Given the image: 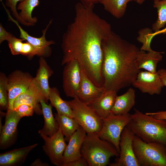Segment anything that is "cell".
Masks as SVG:
<instances>
[{
	"mask_svg": "<svg viewBox=\"0 0 166 166\" xmlns=\"http://www.w3.org/2000/svg\"><path fill=\"white\" fill-rule=\"evenodd\" d=\"M153 6L156 9L158 15L157 19L152 26V30L156 32L162 29L166 24V0H154Z\"/></svg>",
	"mask_w": 166,
	"mask_h": 166,
	"instance_id": "f1b7e54d",
	"label": "cell"
},
{
	"mask_svg": "<svg viewBox=\"0 0 166 166\" xmlns=\"http://www.w3.org/2000/svg\"><path fill=\"white\" fill-rule=\"evenodd\" d=\"M134 0H101L104 9L115 18L119 19L124 14L128 4Z\"/></svg>",
	"mask_w": 166,
	"mask_h": 166,
	"instance_id": "4316f807",
	"label": "cell"
},
{
	"mask_svg": "<svg viewBox=\"0 0 166 166\" xmlns=\"http://www.w3.org/2000/svg\"><path fill=\"white\" fill-rule=\"evenodd\" d=\"M39 4V0H24L18 5L17 9L20 11L19 15L27 26H34L37 22V18L33 17L32 14L34 9Z\"/></svg>",
	"mask_w": 166,
	"mask_h": 166,
	"instance_id": "cb8c5ba5",
	"label": "cell"
},
{
	"mask_svg": "<svg viewBox=\"0 0 166 166\" xmlns=\"http://www.w3.org/2000/svg\"><path fill=\"white\" fill-rule=\"evenodd\" d=\"M88 163L85 159L82 157L80 159L63 164L62 166H87Z\"/></svg>",
	"mask_w": 166,
	"mask_h": 166,
	"instance_id": "e575fe53",
	"label": "cell"
},
{
	"mask_svg": "<svg viewBox=\"0 0 166 166\" xmlns=\"http://www.w3.org/2000/svg\"><path fill=\"white\" fill-rule=\"evenodd\" d=\"M39 63V67L36 76L34 79L48 100L50 88L49 79L53 74V71L47 64L45 57H40Z\"/></svg>",
	"mask_w": 166,
	"mask_h": 166,
	"instance_id": "7402d4cb",
	"label": "cell"
},
{
	"mask_svg": "<svg viewBox=\"0 0 166 166\" xmlns=\"http://www.w3.org/2000/svg\"><path fill=\"white\" fill-rule=\"evenodd\" d=\"M94 6L81 2L75 5L73 21L62 36L61 64L76 61L89 78L96 85L102 87V43L112 30L110 24L94 12Z\"/></svg>",
	"mask_w": 166,
	"mask_h": 166,
	"instance_id": "6da1fadb",
	"label": "cell"
},
{
	"mask_svg": "<svg viewBox=\"0 0 166 166\" xmlns=\"http://www.w3.org/2000/svg\"><path fill=\"white\" fill-rule=\"evenodd\" d=\"M55 117L65 140L69 141L72 135L79 127V125L73 117L57 113L55 114Z\"/></svg>",
	"mask_w": 166,
	"mask_h": 166,
	"instance_id": "d4e9b609",
	"label": "cell"
},
{
	"mask_svg": "<svg viewBox=\"0 0 166 166\" xmlns=\"http://www.w3.org/2000/svg\"><path fill=\"white\" fill-rule=\"evenodd\" d=\"M38 144L14 149L0 154V166H16L24 163L29 153Z\"/></svg>",
	"mask_w": 166,
	"mask_h": 166,
	"instance_id": "ffe728a7",
	"label": "cell"
},
{
	"mask_svg": "<svg viewBox=\"0 0 166 166\" xmlns=\"http://www.w3.org/2000/svg\"><path fill=\"white\" fill-rule=\"evenodd\" d=\"M146 0H134V1L136 2L139 5L142 4Z\"/></svg>",
	"mask_w": 166,
	"mask_h": 166,
	"instance_id": "60d3db41",
	"label": "cell"
},
{
	"mask_svg": "<svg viewBox=\"0 0 166 166\" xmlns=\"http://www.w3.org/2000/svg\"><path fill=\"white\" fill-rule=\"evenodd\" d=\"M44 141L43 151L51 163L57 166H62L63 154L67 146L64 136L59 128L52 136L40 134Z\"/></svg>",
	"mask_w": 166,
	"mask_h": 166,
	"instance_id": "9c48e42d",
	"label": "cell"
},
{
	"mask_svg": "<svg viewBox=\"0 0 166 166\" xmlns=\"http://www.w3.org/2000/svg\"><path fill=\"white\" fill-rule=\"evenodd\" d=\"M117 92L111 90H105L89 105L102 119L109 116L114 104Z\"/></svg>",
	"mask_w": 166,
	"mask_h": 166,
	"instance_id": "d6986e66",
	"label": "cell"
},
{
	"mask_svg": "<svg viewBox=\"0 0 166 166\" xmlns=\"http://www.w3.org/2000/svg\"><path fill=\"white\" fill-rule=\"evenodd\" d=\"M49 100L52 106L56 109L57 113L74 118L72 109L68 101L64 100L61 98L57 88H50Z\"/></svg>",
	"mask_w": 166,
	"mask_h": 166,
	"instance_id": "484cf974",
	"label": "cell"
},
{
	"mask_svg": "<svg viewBox=\"0 0 166 166\" xmlns=\"http://www.w3.org/2000/svg\"><path fill=\"white\" fill-rule=\"evenodd\" d=\"M157 73L159 74L163 85L166 86V69H159Z\"/></svg>",
	"mask_w": 166,
	"mask_h": 166,
	"instance_id": "74e56055",
	"label": "cell"
},
{
	"mask_svg": "<svg viewBox=\"0 0 166 166\" xmlns=\"http://www.w3.org/2000/svg\"><path fill=\"white\" fill-rule=\"evenodd\" d=\"M86 134L85 131L80 126L72 135L63 154L62 165L64 163L78 159L82 157L81 149Z\"/></svg>",
	"mask_w": 166,
	"mask_h": 166,
	"instance_id": "2e32d148",
	"label": "cell"
},
{
	"mask_svg": "<svg viewBox=\"0 0 166 166\" xmlns=\"http://www.w3.org/2000/svg\"><path fill=\"white\" fill-rule=\"evenodd\" d=\"M7 14L9 21H11L15 24L19 30L20 38L26 41L33 45L37 47L45 49L51 50L50 45L54 44L55 42L53 40L48 41L46 40L45 36L47 30L52 22V20L49 21L46 28L42 31V36L39 38L33 37L29 35L24 30L20 25L19 22L15 19L11 15L10 13L6 6L4 7Z\"/></svg>",
	"mask_w": 166,
	"mask_h": 166,
	"instance_id": "ac0fdd59",
	"label": "cell"
},
{
	"mask_svg": "<svg viewBox=\"0 0 166 166\" xmlns=\"http://www.w3.org/2000/svg\"><path fill=\"white\" fill-rule=\"evenodd\" d=\"M7 77L9 96L7 109L13 110L15 99L28 89L34 77L29 73L19 70L13 72Z\"/></svg>",
	"mask_w": 166,
	"mask_h": 166,
	"instance_id": "30bf717a",
	"label": "cell"
},
{
	"mask_svg": "<svg viewBox=\"0 0 166 166\" xmlns=\"http://www.w3.org/2000/svg\"><path fill=\"white\" fill-rule=\"evenodd\" d=\"M132 85L141 92L150 95L159 94L164 86L157 72L140 71Z\"/></svg>",
	"mask_w": 166,
	"mask_h": 166,
	"instance_id": "4fadbf2b",
	"label": "cell"
},
{
	"mask_svg": "<svg viewBox=\"0 0 166 166\" xmlns=\"http://www.w3.org/2000/svg\"><path fill=\"white\" fill-rule=\"evenodd\" d=\"M81 3L85 5L94 4L100 3L101 0H79Z\"/></svg>",
	"mask_w": 166,
	"mask_h": 166,
	"instance_id": "ab89813d",
	"label": "cell"
},
{
	"mask_svg": "<svg viewBox=\"0 0 166 166\" xmlns=\"http://www.w3.org/2000/svg\"><path fill=\"white\" fill-rule=\"evenodd\" d=\"M149 28L142 29L138 32L139 36L137 40L142 44L140 49L146 51L151 50V43L153 38L156 36L161 34H166V27L156 32H152Z\"/></svg>",
	"mask_w": 166,
	"mask_h": 166,
	"instance_id": "83f0119b",
	"label": "cell"
},
{
	"mask_svg": "<svg viewBox=\"0 0 166 166\" xmlns=\"http://www.w3.org/2000/svg\"><path fill=\"white\" fill-rule=\"evenodd\" d=\"M105 91L103 87L96 85L81 69V81L77 97L81 101L89 105Z\"/></svg>",
	"mask_w": 166,
	"mask_h": 166,
	"instance_id": "9a60e30c",
	"label": "cell"
},
{
	"mask_svg": "<svg viewBox=\"0 0 166 166\" xmlns=\"http://www.w3.org/2000/svg\"><path fill=\"white\" fill-rule=\"evenodd\" d=\"M62 73L63 88L68 97L74 98L77 97L81 81V68L75 60L65 65Z\"/></svg>",
	"mask_w": 166,
	"mask_h": 166,
	"instance_id": "8fae6325",
	"label": "cell"
},
{
	"mask_svg": "<svg viewBox=\"0 0 166 166\" xmlns=\"http://www.w3.org/2000/svg\"></svg>",
	"mask_w": 166,
	"mask_h": 166,
	"instance_id": "b9f144b4",
	"label": "cell"
},
{
	"mask_svg": "<svg viewBox=\"0 0 166 166\" xmlns=\"http://www.w3.org/2000/svg\"><path fill=\"white\" fill-rule=\"evenodd\" d=\"M8 77L2 72L0 73V107L2 110L7 109L9 96L7 88Z\"/></svg>",
	"mask_w": 166,
	"mask_h": 166,
	"instance_id": "4dcf8cb0",
	"label": "cell"
},
{
	"mask_svg": "<svg viewBox=\"0 0 166 166\" xmlns=\"http://www.w3.org/2000/svg\"><path fill=\"white\" fill-rule=\"evenodd\" d=\"M162 53L152 50L146 52L140 49L134 61L135 66L138 69H144L152 73H156L157 64L162 59Z\"/></svg>",
	"mask_w": 166,
	"mask_h": 166,
	"instance_id": "e0dca14e",
	"label": "cell"
},
{
	"mask_svg": "<svg viewBox=\"0 0 166 166\" xmlns=\"http://www.w3.org/2000/svg\"><path fill=\"white\" fill-rule=\"evenodd\" d=\"M32 166H48L49 164L43 162L39 159H37L35 160L30 164Z\"/></svg>",
	"mask_w": 166,
	"mask_h": 166,
	"instance_id": "f35d334b",
	"label": "cell"
},
{
	"mask_svg": "<svg viewBox=\"0 0 166 166\" xmlns=\"http://www.w3.org/2000/svg\"><path fill=\"white\" fill-rule=\"evenodd\" d=\"M13 35L11 33L7 31L2 24H0V44L5 41H7Z\"/></svg>",
	"mask_w": 166,
	"mask_h": 166,
	"instance_id": "d590c367",
	"label": "cell"
},
{
	"mask_svg": "<svg viewBox=\"0 0 166 166\" xmlns=\"http://www.w3.org/2000/svg\"><path fill=\"white\" fill-rule=\"evenodd\" d=\"M135 91L130 88L124 94L117 96L110 114H125L129 112L135 104Z\"/></svg>",
	"mask_w": 166,
	"mask_h": 166,
	"instance_id": "44dd1931",
	"label": "cell"
},
{
	"mask_svg": "<svg viewBox=\"0 0 166 166\" xmlns=\"http://www.w3.org/2000/svg\"><path fill=\"white\" fill-rule=\"evenodd\" d=\"M51 50H47L35 47L27 42H23L21 54L31 58L34 56L44 57H49Z\"/></svg>",
	"mask_w": 166,
	"mask_h": 166,
	"instance_id": "f546056e",
	"label": "cell"
},
{
	"mask_svg": "<svg viewBox=\"0 0 166 166\" xmlns=\"http://www.w3.org/2000/svg\"><path fill=\"white\" fill-rule=\"evenodd\" d=\"M23 41V39L17 38L13 35L7 41L12 54L14 55L21 54Z\"/></svg>",
	"mask_w": 166,
	"mask_h": 166,
	"instance_id": "1f68e13d",
	"label": "cell"
},
{
	"mask_svg": "<svg viewBox=\"0 0 166 166\" xmlns=\"http://www.w3.org/2000/svg\"><path fill=\"white\" fill-rule=\"evenodd\" d=\"M42 100L47 102L48 100L33 78L28 89L15 99L13 109H14L20 105L26 104L32 106L34 112L40 115L42 114V111L41 105L39 103Z\"/></svg>",
	"mask_w": 166,
	"mask_h": 166,
	"instance_id": "5bb4252c",
	"label": "cell"
},
{
	"mask_svg": "<svg viewBox=\"0 0 166 166\" xmlns=\"http://www.w3.org/2000/svg\"><path fill=\"white\" fill-rule=\"evenodd\" d=\"M14 110L21 118L25 117L32 116L34 112L32 106L26 104L20 105Z\"/></svg>",
	"mask_w": 166,
	"mask_h": 166,
	"instance_id": "836d02e7",
	"label": "cell"
},
{
	"mask_svg": "<svg viewBox=\"0 0 166 166\" xmlns=\"http://www.w3.org/2000/svg\"><path fill=\"white\" fill-rule=\"evenodd\" d=\"M145 113L157 119L166 120V111L146 113Z\"/></svg>",
	"mask_w": 166,
	"mask_h": 166,
	"instance_id": "8d00e7d4",
	"label": "cell"
},
{
	"mask_svg": "<svg viewBox=\"0 0 166 166\" xmlns=\"http://www.w3.org/2000/svg\"><path fill=\"white\" fill-rule=\"evenodd\" d=\"M130 119L131 114L129 113L122 115L110 114L102 119L101 128L96 133L101 138L112 144L119 153L121 135Z\"/></svg>",
	"mask_w": 166,
	"mask_h": 166,
	"instance_id": "52a82bcc",
	"label": "cell"
},
{
	"mask_svg": "<svg viewBox=\"0 0 166 166\" xmlns=\"http://www.w3.org/2000/svg\"><path fill=\"white\" fill-rule=\"evenodd\" d=\"M102 47V87L105 90L117 92L132 85L140 71L134 64L139 48L112 31L103 40Z\"/></svg>",
	"mask_w": 166,
	"mask_h": 166,
	"instance_id": "7a4b0ae2",
	"label": "cell"
},
{
	"mask_svg": "<svg viewBox=\"0 0 166 166\" xmlns=\"http://www.w3.org/2000/svg\"><path fill=\"white\" fill-rule=\"evenodd\" d=\"M21 119L14 109H7L5 124L0 131L1 149L7 148L15 142L17 126Z\"/></svg>",
	"mask_w": 166,
	"mask_h": 166,
	"instance_id": "7c38bea8",
	"label": "cell"
},
{
	"mask_svg": "<svg viewBox=\"0 0 166 166\" xmlns=\"http://www.w3.org/2000/svg\"><path fill=\"white\" fill-rule=\"evenodd\" d=\"M41 106L42 114L44 119V126L38 131L40 134L51 136L55 134L58 130V126L52 111V106L50 104L48 105L43 100L40 102Z\"/></svg>",
	"mask_w": 166,
	"mask_h": 166,
	"instance_id": "603a6c76",
	"label": "cell"
},
{
	"mask_svg": "<svg viewBox=\"0 0 166 166\" xmlns=\"http://www.w3.org/2000/svg\"><path fill=\"white\" fill-rule=\"evenodd\" d=\"M135 135L127 126L121 133L119 142V156L115 162L110 166H139L133 149V142Z\"/></svg>",
	"mask_w": 166,
	"mask_h": 166,
	"instance_id": "ba28073f",
	"label": "cell"
},
{
	"mask_svg": "<svg viewBox=\"0 0 166 166\" xmlns=\"http://www.w3.org/2000/svg\"><path fill=\"white\" fill-rule=\"evenodd\" d=\"M127 126L144 141L166 148V120L154 118L134 109Z\"/></svg>",
	"mask_w": 166,
	"mask_h": 166,
	"instance_id": "3957f363",
	"label": "cell"
},
{
	"mask_svg": "<svg viewBox=\"0 0 166 166\" xmlns=\"http://www.w3.org/2000/svg\"><path fill=\"white\" fill-rule=\"evenodd\" d=\"M82 157L89 166H105L112 156L118 157L119 153L111 143L101 138L96 133H88L81 149Z\"/></svg>",
	"mask_w": 166,
	"mask_h": 166,
	"instance_id": "277c9868",
	"label": "cell"
},
{
	"mask_svg": "<svg viewBox=\"0 0 166 166\" xmlns=\"http://www.w3.org/2000/svg\"><path fill=\"white\" fill-rule=\"evenodd\" d=\"M24 0H6L5 5L9 7L12 12V14L15 18L19 22L25 26H26V24L20 18L19 13L17 12V4L18 2H21Z\"/></svg>",
	"mask_w": 166,
	"mask_h": 166,
	"instance_id": "d6a6232c",
	"label": "cell"
},
{
	"mask_svg": "<svg viewBox=\"0 0 166 166\" xmlns=\"http://www.w3.org/2000/svg\"><path fill=\"white\" fill-rule=\"evenodd\" d=\"M133 146L140 166H166V148L163 146L145 142L135 135Z\"/></svg>",
	"mask_w": 166,
	"mask_h": 166,
	"instance_id": "5b68a950",
	"label": "cell"
},
{
	"mask_svg": "<svg viewBox=\"0 0 166 166\" xmlns=\"http://www.w3.org/2000/svg\"><path fill=\"white\" fill-rule=\"evenodd\" d=\"M68 102L72 109L74 118L87 133H97L100 130L102 119L89 105L77 97Z\"/></svg>",
	"mask_w": 166,
	"mask_h": 166,
	"instance_id": "8992f818",
	"label": "cell"
}]
</instances>
